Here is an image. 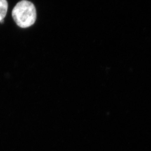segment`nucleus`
I'll return each mask as SVG.
<instances>
[{"label":"nucleus","instance_id":"f257e3e1","mask_svg":"<svg viewBox=\"0 0 151 151\" xmlns=\"http://www.w3.org/2000/svg\"><path fill=\"white\" fill-rule=\"evenodd\" d=\"M37 10L33 3L27 0L19 1L12 11V16L18 26L27 28L35 23Z\"/></svg>","mask_w":151,"mask_h":151},{"label":"nucleus","instance_id":"f03ea898","mask_svg":"<svg viewBox=\"0 0 151 151\" xmlns=\"http://www.w3.org/2000/svg\"><path fill=\"white\" fill-rule=\"evenodd\" d=\"M8 3L6 0H0V23L4 19L7 13Z\"/></svg>","mask_w":151,"mask_h":151}]
</instances>
